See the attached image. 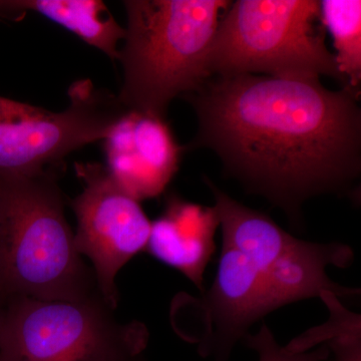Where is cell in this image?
<instances>
[{
	"label": "cell",
	"instance_id": "6da1fadb",
	"mask_svg": "<svg viewBox=\"0 0 361 361\" xmlns=\"http://www.w3.org/2000/svg\"><path fill=\"white\" fill-rule=\"evenodd\" d=\"M197 116L185 149H208L247 191L295 225L323 194H350L361 172L360 96L320 80L213 75L184 96Z\"/></svg>",
	"mask_w": 361,
	"mask_h": 361
},
{
	"label": "cell",
	"instance_id": "7a4b0ae2",
	"mask_svg": "<svg viewBox=\"0 0 361 361\" xmlns=\"http://www.w3.org/2000/svg\"><path fill=\"white\" fill-rule=\"evenodd\" d=\"M59 168L0 178V298H87L99 293L65 215ZM102 295V294H101Z\"/></svg>",
	"mask_w": 361,
	"mask_h": 361
},
{
	"label": "cell",
	"instance_id": "3957f363",
	"mask_svg": "<svg viewBox=\"0 0 361 361\" xmlns=\"http://www.w3.org/2000/svg\"><path fill=\"white\" fill-rule=\"evenodd\" d=\"M226 0H128V27L120 49L127 110L165 118L169 104L211 78L208 56Z\"/></svg>",
	"mask_w": 361,
	"mask_h": 361
},
{
	"label": "cell",
	"instance_id": "277c9868",
	"mask_svg": "<svg viewBox=\"0 0 361 361\" xmlns=\"http://www.w3.org/2000/svg\"><path fill=\"white\" fill-rule=\"evenodd\" d=\"M208 71L211 77L263 73L284 80H319L325 75L349 90L325 44L316 0L231 2L214 37Z\"/></svg>",
	"mask_w": 361,
	"mask_h": 361
},
{
	"label": "cell",
	"instance_id": "5b68a950",
	"mask_svg": "<svg viewBox=\"0 0 361 361\" xmlns=\"http://www.w3.org/2000/svg\"><path fill=\"white\" fill-rule=\"evenodd\" d=\"M101 294L75 299L13 297L0 315V361H127L144 355L149 331L118 323Z\"/></svg>",
	"mask_w": 361,
	"mask_h": 361
},
{
	"label": "cell",
	"instance_id": "8992f818",
	"mask_svg": "<svg viewBox=\"0 0 361 361\" xmlns=\"http://www.w3.org/2000/svg\"><path fill=\"white\" fill-rule=\"evenodd\" d=\"M68 97L70 106L59 113L0 97V178L61 167L71 152L103 141L127 110L90 80L73 82Z\"/></svg>",
	"mask_w": 361,
	"mask_h": 361
},
{
	"label": "cell",
	"instance_id": "52a82bcc",
	"mask_svg": "<svg viewBox=\"0 0 361 361\" xmlns=\"http://www.w3.org/2000/svg\"><path fill=\"white\" fill-rule=\"evenodd\" d=\"M201 294L176 297L171 317L177 334L213 361H229L251 325L275 310L261 273L224 242L215 279Z\"/></svg>",
	"mask_w": 361,
	"mask_h": 361
},
{
	"label": "cell",
	"instance_id": "ba28073f",
	"mask_svg": "<svg viewBox=\"0 0 361 361\" xmlns=\"http://www.w3.org/2000/svg\"><path fill=\"white\" fill-rule=\"evenodd\" d=\"M75 168L84 186L71 202L78 220L75 246L92 261L99 293L115 310L116 275L146 251L152 222L140 202L118 187L106 166L90 161L77 163Z\"/></svg>",
	"mask_w": 361,
	"mask_h": 361
},
{
	"label": "cell",
	"instance_id": "9c48e42d",
	"mask_svg": "<svg viewBox=\"0 0 361 361\" xmlns=\"http://www.w3.org/2000/svg\"><path fill=\"white\" fill-rule=\"evenodd\" d=\"M103 142L109 174L139 202L165 192L185 151L165 118L139 111L126 110Z\"/></svg>",
	"mask_w": 361,
	"mask_h": 361
},
{
	"label": "cell",
	"instance_id": "30bf717a",
	"mask_svg": "<svg viewBox=\"0 0 361 361\" xmlns=\"http://www.w3.org/2000/svg\"><path fill=\"white\" fill-rule=\"evenodd\" d=\"M219 227L215 207L171 194L163 212L152 222L146 251L179 271L203 292L204 274L215 253V234Z\"/></svg>",
	"mask_w": 361,
	"mask_h": 361
},
{
	"label": "cell",
	"instance_id": "8fae6325",
	"mask_svg": "<svg viewBox=\"0 0 361 361\" xmlns=\"http://www.w3.org/2000/svg\"><path fill=\"white\" fill-rule=\"evenodd\" d=\"M7 13L32 11L75 33L87 44L118 61V44L126 28L118 25L108 6L99 0H20L0 2Z\"/></svg>",
	"mask_w": 361,
	"mask_h": 361
},
{
	"label": "cell",
	"instance_id": "7c38bea8",
	"mask_svg": "<svg viewBox=\"0 0 361 361\" xmlns=\"http://www.w3.org/2000/svg\"><path fill=\"white\" fill-rule=\"evenodd\" d=\"M319 6L320 23L334 39L339 73L349 90L360 96L361 1L322 0Z\"/></svg>",
	"mask_w": 361,
	"mask_h": 361
},
{
	"label": "cell",
	"instance_id": "4fadbf2b",
	"mask_svg": "<svg viewBox=\"0 0 361 361\" xmlns=\"http://www.w3.org/2000/svg\"><path fill=\"white\" fill-rule=\"evenodd\" d=\"M323 302L329 310V319L322 326L299 336L305 349L323 343L334 353V361H361V319L342 305L336 296L325 295Z\"/></svg>",
	"mask_w": 361,
	"mask_h": 361
},
{
	"label": "cell",
	"instance_id": "5bb4252c",
	"mask_svg": "<svg viewBox=\"0 0 361 361\" xmlns=\"http://www.w3.org/2000/svg\"><path fill=\"white\" fill-rule=\"evenodd\" d=\"M242 341L247 348L256 351L258 361H324L330 356L329 348L325 344L304 353H290L278 343L272 331L265 324L257 334H247Z\"/></svg>",
	"mask_w": 361,
	"mask_h": 361
},
{
	"label": "cell",
	"instance_id": "9a60e30c",
	"mask_svg": "<svg viewBox=\"0 0 361 361\" xmlns=\"http://www.w3.org/2000/svg\"><path fill=\"white\" fill-rule=\"evenodd\" d=\"M127 361H145L144 355L140 356V357L134 358V360H127Z\"/></svg>",
	"mask_w": 361,
	"mask_h": 361
},
{
	"label": "cell",
	"instance_id": "2e32d148",
	"mask_svg": "<svg viewBox=\"0 0 361 361\" xmlns=\"http://www.w3.org/2000/svg\"><path fill=\"white\" fill-rule=\"evenodd\" d=\"M4 301L2 300L1 298H0V315H1L2 308H4Z\"/></svg>",
	"mask_w": 361,
	"mask_h": 361
}]
</instances>
